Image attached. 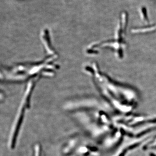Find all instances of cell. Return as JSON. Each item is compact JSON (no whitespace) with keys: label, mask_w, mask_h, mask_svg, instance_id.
Returning <instances> with one entry per match:
<instances>
[{"label":"cell","mask_w":156,"mask_h":156,"mask_svg":"<svg viewBox=\"0 0 156 156\" xmlns=\"http://www.w3.org/2000/svg\"><path fill=\"white\" fill-rule=\"evenodd\" d=\"M34 156H42V147L40 144H36L34 147Z\"/></svg>","instance_id":"6da1fadb"}]
</instances>
